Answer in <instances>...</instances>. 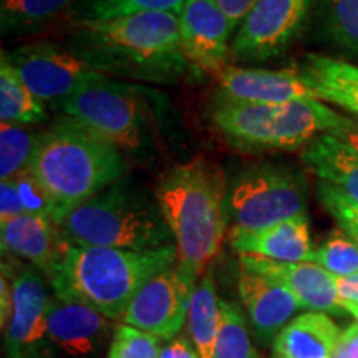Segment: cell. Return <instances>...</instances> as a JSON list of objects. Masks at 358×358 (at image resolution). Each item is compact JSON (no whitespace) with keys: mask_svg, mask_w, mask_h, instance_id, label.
<instances>
[{"mask_svg":"<svg viewBox=\"0 0 358 358\" xmlns=\"http://www.w3.org/2000/svg\"><path fill=\"white\" fill-rule=\"evenodd\" d=\"M70 50L105 77L169 85L189 70L174 12H138L73 24Z\"/></svg>","mask_w":358,"mask_h":358,"instance_id":"1","label":"cell"},{"mask_svg":"<svg viewBox=\"0 0 358 358\" xmlns=\"http://www.w3.org/2000/svg\"><path fill=\"white\" fill-rule=\"evenodd\" d=\"M123 151L62 115L40 133L29 171L55 203L53 222L65 217L127 174Z\"/></svg>","mask_w":358,"mask_h":358,"instance_id":"2","label":"cell"},{"mask_svg":"<svg viewBox=\"0 0 358 358\" xmlns=\"http://www.w3.org/2000/svg\"><path fill=\"white\" fill-rule=\"evenodd\" d=\"M227 192L222 169L203 156L171 168L156 186L155 196L173 234L178 262L198 277L226 236Z\"/></svg>","mask_w":358,"mask_h":358,"instance_id":"3","label":"cell"},{"mask_svg":"<svg viewBox=\"0 0 358 358\" xmlns=\"http://www.w3.org/2000/svg\"><path fill=\"white\" fill-rule=\"evenodd\" d=\"M176 261L174 244L155 250H124L65 243L48 279L55 297L83 302L111 320H122L143 285Z\"/></svg>","mask_w":358,"mask_h":358,"instance_id":"4","label":"cell"},{"mask_svg":"<svg viewBox=\"0 0 358 358\" xmlns=\"http://www.w3.org/2000/svg\"><path fill=\"white\" fill-rule=\"evenodd\" d=\"M70 245L155 250L173 244L158 199L127 176L73 209L58 226Z\"/></svg>","mask_w":358,"mask_h":358,"instance_id":"5","label":"cell"},{"mask_svg":"<svg viewBox=\"0 0 358 358\" xmlns=\"http://www.w3.org/2000/svg\"><path fill=\"white\" fill-rule=\"evenodd\" d=\"M211 120L229 145L250 153L303 150L320 134L337 133L352 122L320 100L275 105L216 101Z\"/></svg>","mask_w":358,"mask_h":358,"instance_id":"6","label":"cell"},{"mask_svg":"<svg viewBox=\"0 0 358 358\" xmlns=\"http://www.w3.org/2000/svg\"><path fill=\"white\" fill-rule=\"evenodd\" d=\"M57 106L123 153H140L151 143L150 105L136 85L101 75Z\"/></svg>","mask_w":358,"mask_h":358,"instance_id":"7","label":"cell"},{"mask_svg":"<svg viewBox=\"0 0 358 358\" xmlns=\"http://www.w3.org/2000/svg\"><path fill=\"white\" fill-rule=\"evenodd\" d=\"M308 189L299 171L264 163L241 171L227 192L234 229L259 231L307 213Z\"/></svg>","mask_w":358,"mask_h":358,"instance_id":"8","label":"cell"},{"mask_svg":"<svg viewBox=\"0 0 358 358\" xmlns=\"http://www.w3.org/2000/svg\"><path fill=\"white\" fill-rule=\"evenodd\" d=\"M319 0H257L236 29L231 57L259 64L287 52Z\"/></svg>","mask_w":358,"mask_h":358,"instance_id":"9","label":"cell"},{"mask_svg":"<svg viewBox=\"0 0 358 358\" xmlns=\"http://www.w3.org/2000/svg\"><path fill=\"white\" fill-rule=\"evenodd\" d=\"M198 275L178 261L151 277L129 302L122 322L159 338L173 340L187 320Z\"/></svg>","mask_w":358,"mask_h":358,"instance_id":"10","label":"cell"},{"mask_svg":"<svg viewBox=\"0 0 358 358\" xmlns=\"http://www.w3.org/2000/svg\"><path fill=\"white\" fill-rule=\"evenodd\" d=\"M2 53L38 100L55 105L78 92L85 83L101 77L70 48L66 50L50 42L22 45Z\"/></svg>","mask_w":358,"mask_h":358,"instance_id":"11","label":"cell"},{"mask_svg":"<svg viewBox=\"0 0 358 358\" xmlns=\"http://www.w3.org/2000/svg\"><path fill=\"white\" fill-rule=\"evenodd\" d=\"M179 17L181 47L189 70L217 75L231 57L232 29L216 0H185Z\"/></svg>","mask_w":358,"mask_h":358,"instance_id":"12","label":"cell"},{"mask_svg":"<svg viewBox=\"0 0 358 358\" xmlns=\"http://www.w3.org/2000/svg\"><path fill=\"white\" fill-rule=\"evenodd\" d=\"M50 297L37 268L15 272L12 312L7 324V352L10 358H50L47 347Z\"/></svg>","mask_w":358,"mask_h":358,"instance_id":"13","label":"cell"},{"mask_svg":"<svg viewBox=\"0 0 358 358\" xmlns=\"http://www.w3.org/2000/svg\"><path fill=\"white\" fill-rule=\"evenodd\" d=\"M299 100H317L303 83L297 69H249L227 65L217 75L216 101L234 105H275Z\"/></svg>","mask_w":358,"mask_h":358,"instance_id":"14","label":"cell"},{"mask_svg":"<svg viewBox=\"0 0 358 358\" xmlns=\"http://www.w3.org/2000/svg\"><path fill=\"white\" fill-rule=\"evenodd\" d=\"M239 266L284 285L295 295L302 308L310 312L340 313L335 275L313 262H277L259 256H241Z\"/></svg>","mask_w":358,"mask_h":358,"instance_id":"15","label":"cell"},{"mask_svg":"<svg viewBox=\"0 0 358 358\" xmlns=\"http://www.w3.org/2000/svg\"><path fill=\"white\" fill-rule=\"evenodd\" d=\"M241 301L248 310L252 332L259 342L267 345L294 320L302 308L295 295L268 277L241 267L237 280Z\"/></svg>","mask_w":358,"mask_h":358,"instance_id":"16","label":"cell"},{"mask_svg":"<svg viewBox=\"0 0 358 358\" xmlns=\"http://www.w3.org/2000/svg\"><path fill=\"white\" fill-rule=\"evenodd\" d=\"M111 319L78 301L52 299L48 307V338L70 357H87L110 337Z\"/></svg>","mask_w":358,"mask_h":358,"instance_id":"17","label":"cell"},{"mask_svg":"<svg viewBox=\"0 0 358 358\" xmlns=\"http://www.w3.org/2000/svg\"><path fill=\"white\" fill-rule=\"evenodd\" d=\"M231 245L239 256H259L277 262H310L313 249L307 213L259 231L232 227Z\"/></svg>","mask_w":358,"mask_h":358,"instance_id":"18","label":"cell"},{"mask_svg":"<svg viewBox=\"0 0 358 358\" xmlns=\"http://www.w3.org/2000/svg\"><path fill=\"white\" fill-rule=\"evenodd\" d=\"M2 252L32 262L35 267L50 274L65 241L50 217L24 213L0 224Z\"/></svg>","mask_w":358,"mask_h":358,"instance_id":"19","label":"cell"},{"mask_svg":"<svg viewBox=\"0 0 358 358\" xmlns=\"http://www.w3.org/2000/svg\"><path fill=\"white\" fill-rule=\"evenodd\" d=\"M302 163L325 182L358 206V151L345 140L325 133L302 150Z\"/></svg>","mask_w":358,"mask_h":358,"instance_id":"20","label":"cell"},{"mask_svg":"<svg viewBox=\"0 0 358 358\" xmlns=\"http://www.w3.org/2000/svg\"><path fill=\"white\" fill-rule=\"evenodd\" d=\"M295 69L317 100L332 103L358 116L357 64L320 53H307Z\"/></svg>","mask_w":358,"mask_h":358,"instance_id":"21","label":"cell"},{"mask_svg":"<svg viewBox=\"0 0 358 358\" xmlns=\"http://www.w3.org/2000/svg\"><path fill=\"white\" fill-rule=\"evenodd\" d=\"M338 325L324 312L295 317L272 343V358H334L340 342Z\"/></svg>","mask_w":358,"mask_h":358,"instance_id":"22","label":"cell"},{"mask_svg":"<svg viewBox=\"0 0 358 358\" xmlns=\"http://www.w3.org/2000/svg\"><path fill=\"white\" fill-rule=\"evenodd\" d=\"M221 299H217L213 272H204L192 294L187 313V334L198 348L201 358H213L219 327H221Z\"/></svg>","mask_w":358,"mask_h":358,"instance_id":"23","label":"cell"},{"mask_svg":"<svg viewBox=\"0 0 358 358\" xmlns=\"http://www.w3.org/2000/svg\"><path fill=\"white\" fill-rule=\"evenodd\" d=\"M315 22L322 37L358 65V0H319Z\"/></svg>","mask_w":358,"mask_h":358,"instance_id":"24","label":"cell"},{"mask_svg":"<svg viewBox=\"0 0 358 358\" xmlns=\"http://www.w3.org/2000/svg\"><path fill=\"white\" fill-rule=\"evenodd\" d=\"M43 101L30 92L2 53L0 60V120L2 123L38 124L45 122Z\"/></svg>","mask_w":358,"mask_h":358,"instance_id":"25","label":"cell"},{"mask_svg":"<svg viewBox=\"0 0 358 358\" xmlns=\"http://www.w3.org/2000/svg\"><path fill=\"white\" fill-rule=\"evenodd\" d=\"M185 0H75L64 19L70 25L108 20L138 12L179 13Z\"/></svg>","mask_w":358,"mask_h":358,"instance_id":"26","label":"cell"},{"mask_svg":"<svg viewBox=\"0 0 358 358\" xmlns=\"http://www.w3.org/2000/svg\"><path fill=\"white\" fill-rule=\"evenodd\" d=\"M75 0H2L0 29L3 35L27 32L65 15Z\"/></svg>","mask_w":358,"mask_h":358,"instance_id":"27","label":"cell"},{"mask_svg":"<svg viewBox=\"0 0 358 358\" xmlns=\"http://www.w3.org/2000/svg\"><path fill=\"white\" fill-rule=\"evenodd\" d=\"M40 133L25 124H0V181H10L29 171Z\"/></svg>","mask_w":358,"mask_h":358,"instance_id":"28","label":"cell"},{"mask_svg":"<svg viewBox=\"0 0 358 358\" xmlns=\"http://www.w3.org/2000/svg\"><path fill=\"white\" fill-rule=\"evenodd\" d=\"M221 327L213 358H261L250 342L243 310L227 301H221Z\"/></svg>","mask_w":358,"mask_h":358,"instance_id":"29","label":"cell"},{"mask_svg":"<svg viewBox=\"0 0 358 358\" xmlns=\"http://www.w3.org/2000/svg\"><path fill=\"white\" fill-rule=\"evenodd\" d=\"M310 262L319 264L335 277L358 274V244L343 231H334L319 249L313 250Z\"/></svg>","mask_w":358,"mask_h":358,"instance_id":"30","label":"cell"},{"mask_svg":"<svg viewBox=\"0 0 358 358\" xmlns=\"http://www.w3.org/2000/svg\"><path fill=\"white\" fill-rule=\"evenodd\" d=\"M159 337L127 324L116 327L106 358H159Z\"/></svg>","mask_w":358,"mask_h":358,"instance_id":"31","label":"cell"},{"mask_svg":"<svg viewBox=\"0 0 358 358\" xmlns=\"http://www.w3.org/2000/svg\"><path fill=\"white\" fill-rule=\"evenodd\" d=\"M317 196L327 211L338 222L340 229L358 244V206L320 181H317Z\"/></svg>","mask_w":358,"mask_h":358,"instance_id":"32","label":"cell"},{"mask_svg":"<svg viewBox=\"0 0 358 358\" xmlns=\"http://www.w3.org/2000/svg\"><path fill=\"white\" fill-rule=\"evenodd\" d=\"M13 181H15L17 189H19L25 213L50 217L53 221V217H55V203H53L47 189L40 185L38 179L30 171H25Z\"/></svg>","mask_w":358,"mask_h":358,"instance_id":"33","label":"cell"},{"mask_svg":"<svg viewBox=\"0 0 358 358\" xmlns=\"http://www.w3.org/2000/svg\"><path fill=\"white\" fill-rule=\"evenodd\" d=\"M25 213L19 189L13 179L0 182V224Z\"/></svg>","mask_w":358,"mask_h":358,"instance_id":"34","label":"cell"},{"mask_svg":"<svg viewBox=\"0 0 358 358\" xmlns=\"http://www.w3.org/2000/svg\"><path fill=\"white\" fill-rule=\"evenodd\" d=\"M159 358H201V355L189 337L176 335L166 345L161 347Z\"/></svg>","mask_w":358,"mask_h":358,"instance_id":"35","label":"cell"},{"mask_svg":"<svg viewBox=\"0 0 358 358\" xmlns=\"http://www.w3.org/2000/svg\"><path fill=\"white\" fill-rule=\"evenodd\" d=\"M216 2L222 8V12L227 15V19H229L232 29L236 32L237 27H239L241 22L248 15V12L252 8L257 0H216Z\"/></svg>","mask_w":358,"mask_h":358,"instance_id":"36","label":"cell"},{"mask_svg":"<svg viewBox=\"0 0 358 358\" xmlns=\"http://www.w3.org/2000/svg\"><path fill=\"white\" fill-rule=\"evenodd\" d=\"M335 287H337L340 303H358V274L335 277Z\"/></svg>","mask_w":358,"mask_h":358,"instance_id":"37","label":"cell"},{"mask_svg":"<svg viewBox=\"0 0 358 358\" xmlns=\"http://www.w3.org/2000/svg\"><path fill=\"white\" fill-rule=\"evenodd\" d=\"M334 358H358V348L345 334H342V337H340Z\"/></svg>","mask_w":358,"mask_h":358,"instance_id":"38","label":"cell"},{"mask_svg":"<svg viewBox=\"0 0 358 358\" xmlns=\"http://www.w3.org/2000/svg\"><path fill=\"white\" fill-rule=\"evenodd\" d=\"M335 136L345 140L348 145H352L358 151V120H352L345 128H342L337 133H332Z\"/></svg>","mask_w":358,"mask_h":358,"instance_id":"39","label":"cell"},{"mask_svg":"<svg viewBox=\"0 0 358 358\" xmlns=\"http://www.w3.org/2000/svg\"><path fill=\"white\" fill-rule=\"evenodd\" d=\"M343 334H345L347 337L350 338L352 342L355 343V347L358 348V322H357V324H352L350 327H348V329Z\"/></svg>","mask_w":358,"mask_h":358,"instance_id":"40","label":"cell"},{"mask_svg":"<svg viewBox=\"0 0 358 358\" xmlns=\"http://www.w3.org/2000/svg\"><path fill=\"white\" fill-rule=\"evenodd\" d=\"M342 308L345 312L350 313V315L355 317V319L358 320V303H350V302H343L342 303Z\"/></svg>","mask_w":358,"mask_h":358,"instance_id":"41","label":"cell"}]
</instances>
